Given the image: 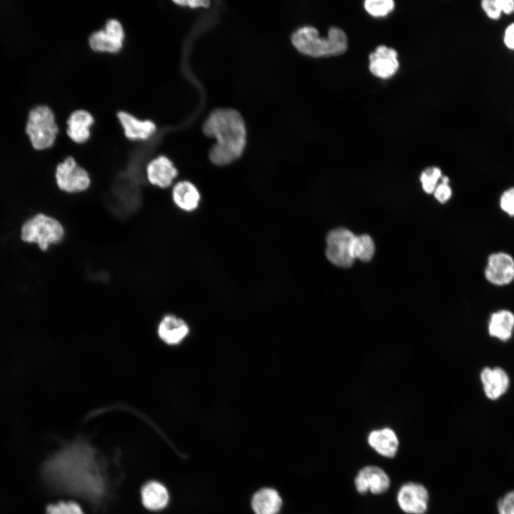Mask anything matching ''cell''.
I'll return each mask as SVG.
<instances>
[{"label": "cell", "instance_id": "6da1fadb", "mask_svg": "<svg viewBox=\"0 0 514 514\" xmlns=\"http://www.w3.org/2000/svg\"><path fill=\"white\" fill-rule=\"evenodd\" d=\"M41 475L53 489L79 495L95 505L107 493L103 462L84 441L71 443L49 457L42 465Z\"/></svg>", "mask_w": 514, "mask_h": 514}, {"label": "cell", "instance_id": "7a4b0ae2", "mask_svg": "<svg viewBox=\"0 0 514 514\" xmlns=\"http://www.w3.org/2000/svg\"><path fill=\"white\" fill-rule=\"evenodd\" d=\"M203 131L207 136L216 139V143L209 151V158L215 165L229 164L242 155L246 131L238 111L231 109L214 110L203 124Z\"/></svg>", "mask_w": 514, "mask_h": 514}, {"label": "cell", "instance_id": "3957f363", "mask_svg": "<svg viewBox=\"0 0 514 514\" xmlns=\"http://www.w3.org/2000/svg\"><path fill=\"white\" fill-rule=\"evenodd\" d=\"M291 41L301 53L313 57L340 55L348 47L345 32L336 26L329 29L327 38L321 37L314 27H301L293 34Z\"/></svg>", "mask_w": 514, "mask_h": 514}, {"label": "cell", "instance_id": "277c9868", "mask_svg": "<svg viewBox=\"0 0 514 514\" xmlns=\"http://www.w3.org/2000/svg\"><path fill=\"white\" fill-rule=\"evenodd\" d=\"M19 236L23 243L35 246L39 251L46 252L51 246L57 245L64 240L65 228L56 217L38 211L23 221Z\"/></svg>", "mask_w": 514, "mask_h": 514}, {"label": "cell", "instance_id": "5b68a950", "mask_svg": "<svg viewBox=\"0 0 514 514\" xmlns=\"http://www.w3.org/2000/svg\"><path fill=\"white\" fill-rule=\"evenodd\" d=\"M25 132L34 150L41 151L52 147L58 133L52 110L46 105H38L31 109L28 114Z\"/></svg>", "mask_w": 514, "mask_h": 514}, {"label": "cell", "instance_id": "8992f818", "mask_svg": "<svg viewBox=\"0 0 514 514\" xmlns=\"http://www.w3.org/2000/svg\"><path fill=\"white\" fill-rule=\"evenodd\" d=\"M54 178L57 188L66 193L84 192L91 182L88 171L71 156H67L56 166Z\"/></svg>", "mask_w": 514, "mask_h": 514}, {"label": "cell", "instance_id": "52a82bcc", "mask_svg": "<svg viewBox=\"0 0 514 514\" xmlns=\"http://www.w3.org/2000/svg\"><path fill=\"white\" fill-rule=\"evenodd\" d=\"M354 237L351 231L344 228L333 229L328 233L326 255L331 263L342 268L353 265L355 259L351 255V247Z\"/></svg>", "mask_w": 514, "mask_h": 514}, {"label": "cell", "instance_id": "ba28073f", "mask_svg": "<svg viewBox=\"0 0 514 514\" xmlns=\"http://www.w3.org/2000/svg\"><path fill=\"white\" fill-rule=\"evenodd\" d=\"M484 275L492 285L504 286L514 280V258L509 253L498 251L491 253L487 259Z\"/></svg>", "mask_w": 514, "mask_h": 514}, {"label": "cell", "instance_id": "9c48e42d", "mask_svg": "<svg viewBox=\"0 0 514 514\" xmlns=\"http://www.w3.org/2000/svg\"><path fill=\"white\" fill-rule=\"evenodd\" d=\"M428 490L418 483H405L397 493L398 505L407 514H425L428 510Z\"/></svg>", "mask_w": 514, "mask_h": 514}, {"label": "cell", "instance_id": "30bf717a", "mask_svg": "<svg viewBox=\"0 0 514 514\" xmlns=\"http://www.w3.org/2000/svg\"><path fill=\"white\" fill-rule=\"evenodd\" d=\"M124 40L121 24L116 19H109L104 29L94 32L89 38V46L96 51L116 53L120 51Z\"/></svg>", "mask_w": 514, "mask_h": 514}, {"label": "cell", "instance_id": "8fae6325", "mask_svg": "<svg viewBox=\"0 0 514 514\" xmlns=\"http://www.w3.org/2000/svg\"><path fill=\"white\" fill-rule=\"evenodd\" d=\"M356 490L360 494L370 492L380 495L386 492L390 485L388 474L380 467L368 465L361 469L354 479Z\"/></svg>", "mask_w": 514, "mask_h": 514}, {"label": "cell", "instance_id": "7c38bea8", "mask_svg": "<svg viewBox=\"0 0 514 514\" xmlns=\"http://www.w3.org/2000/svg\"><path fill=\"white\" fill-rule=\"evenodd\" d=\"M190 327L182 318L166 314L159 321L157 334L162 342L170 346L181 344L189 336Z\"/></svg>", "mask_w": 514, "mask_h": 514}, {"label": "cell", "instance_id": "4fadbf2b", "mask_svg": "<svg viewBox=\"0 0 514 514\" xmlns=\"http://www.w3.org/2000/svg\"><path fill=\"white\" fill-rule=\"evenodd\" d=\"M178 176V171L170 158L164 155L151 159L146 167L149 183L161 188L170 187Z\"/></svg>", "mask_w": 514, "mask_h": 514}, {"label": "cell", "instance_id": "5bb4252c", "mask_svg": "<svg viewBox=\"0 0 514 514\" xmlns=\"http://www.w3.org/2000/svg\"><path fill=\"white\" fill-rule=\"evenodd\" d=\"M480 381L485 397L491 400L500 398L510 387V377L501 367H484L480 373Z\"/></svg>", "mask_w": 514, "mask_h": 514}, {"label": "cell", "instance_id": "9a60e30c", "mask_svg": "<svg viewBox=\"0 0 514 514\" xmlns=\"http://www.w3.org/2000/svg\"><path fill=\"white\" fill-rule=\"evenodd\" d=\"M398 68V54L393 48L381 45L369 56V69L377 77L390 78Z\"/></svg>", "mask_w": 514, "mask_h": 514}, {"label": "cell", "instance_id": "2e32d148", "mask_svg": "<svg viewBox=\"0 0 514 514\" xmlns=\"http://www.w3.org/2000/svg\"><path fill=\"white\" fill-rule=\"evenodd\" d=\"M367 440L375 451L386 458L395 457L399 447L398 438L390 428L373 430L369 433Z\"/></svg>", "mask_w": 514, "mask_h": 514}, {"label": "cell", "instance_id": "e0dca14e", "mask_svg": "<svg viewBox=\"0 0 514 514\" xmlns=\"http://www.w3.org/2000/svg\"><path fill=\"white\" fill-rule=\"evenodd\" d=\"M514 331V313L508 309H500L492 313L488 322V333L500 341H509Z\"/></svg>", "mask_w": 514, "mask_h": 514}, {"label": "cell", "instance_id": "ac0fdd59", "mask_svg": "<svg viewBox=\"0 0 514 514\" xmlns=\"http://www.w3.org/2000/svg\"><path fill=\"white\" fill-rule=\"evenodd\" d=\"M171 196L174 204L186 212L195 211L201 200V194L197 187L186 180L179 181L173 186Z\"/></svg>", "mask_w": 514, "mask_h": 514}, {"label": "cell", "instance_id": "d6986e66", "mask_svg": "<svg viewBox=\"0 0 514 514\" xmlns=\"http://www.w3.org/2000/svg\"><path fill=\"white\" fill-rule=\"evenodd\" d=\"M117 116L126 136L130 140H146L156 131L155 124L150 120L138 119L125 111H120Z\"/></svg>", "mask_w": 514, "mask_h": 514}, {"label": "cell", "instance_id": "ffe728a7", "mask_svg": "<svg viewBox=\"0 0 514 514\" xmlns=\"http://www.w3.org/2000/svg\"><path fill=\"white\" fill-rule=\"evenodd\" d=\"M283 500L279 493L273 488L264 487L252 496L251 505L254 514H278Z\"/></svg>", "mask_w": 514, "mask_h": 514}, {"label": "cell", "instance_id": "44dd1931", "mask_svg": "<svg viewBox=\"0 0 514 514\" xmlns=\"http://www.w3.org/2000/svg\"><path fill=\"white\" fill-rule=\"evenodd\" d=\"M94 123L92 115L86 110L74 111L67 121V134L75 143H85L90 137V127Z\"/></svg>", "mask_w": 514, "mask_h": 514}, {"label": "cell", "instance_id": "7402d4cb", "mask_svg": "<svg viewBox=\"0 0 514 514\" xmlns=\"http://www.w3.org/2000/svg\"><path fill=\"white\" fill-rule=\"evenodd\" d=\"M143 505L148 510H158L164 508L168 502L166 488L160 483L151 481L141 490Z\"/></svg>", "mask_w": 514, "mask_h": 514}, {"label": "cell", "instance_id": "603a6c76", "mask_svg": "<svg viewBox=\"0 0 514 514\" xmlns=\"http://www.w3.org/2000/svg\"><path fill=\"white\" fill-rule=\"evenodd\" d=\"M351 252L354 259L358 258L364 262L371 261L375 252V244L372 238L367 234L355 236Z\"/></svg>", "mask_w": 514, "mask_h": 514}, {"label": "cell", "instance_id": "cb8c5ba5", "mask_svg": "<svg viewBox=\"0 0 514 514\" xmlns=\"http://www.w3.org/2000/svg\"><path fill=\"white\" fill-rule=\"evenodd\" d=\"M395 7L392 0H366L364 2L366 11L373 16H384L391 12Z\"/></svg>", "mask_w": 514, "mask_h": 514}, {"label": "cell", "instance_id": "d4e9b609", "mask_svg": "<svg viewBox=\"0 0 514 514\" xmlns=\"http://www.w3.org/2000/svg\"><path fill=\"white\" fill-rule=\"evenodd\" d=\"M440 177H442V173L438 168L429 167L426 168L422 172L420 178L423 190L427 193H433Z\"/></svg>", "mask_w": 514, "mask_h": 514}, {"label": "cell", "instance_id": "484cf974", "mask_svg": "<svg viewBox=\"0 0 514 514\" xmlns=\"http://www.w3.org/2000/svg\"><path fill=\"white\" fill-rule=\"evenodd\" d=\"M46 514H84L81 507L75 502H59L46 507Z\"/></svg>", "mask_w": 514, "mask_h": 514}, {"label": "cell", "instance_id": "4316f807", "mask_svg": "<svg viewBox=\"0 0 514 514\" xmlns=\"http://www.w3.org/2000/svg\"><path fill=\"white\" fill-rule=\"evenodd\" d=\"M480 6L485 15L491 20H498L503 14L502 0H483Z\"/></svg>", "mask_w": 514, "mask_h": 514}, {"label": "cell", "instance_id": "83f0119b", "mask_svg": "<svg viewBox=\"0 0 514 514\" xmlns=\"http://www.w3.org/2000/svg\"><path fill=\"white\" fill-rule=\"evenodd\" d=\"M501 210L510 217H514V186L505 190L500 196Z\"/></svg>", "mask_w": 514, "mask_h": 514}, {"label": "cell", "instance_id": "f1b7e54d", "mask_svg": "<svg viewBox=\"0 0 514 514\" xmlns=\"http://www.w3.org/2000/svg\"><path fill=\"white\" fill-rule=\"evenodd\" d=\"M448 181L449 179L447 176L443 177L441 183L436 186L433 192L435 198L442 203L448 201L452 195V191L448 185Z\"/></svg>", "mask_w": 514, "mask_h": 514}, {"label": "cell", "instance_id": "f546056e", "mask_svg": "<svg viewBox=\"0 0 514 514\" xmlns=\"http://www.w3.org/2000/svg\"><path fill=\"white\" fill-rule=\"evenodd\" d=\"M499 514H514V490L508 492L498 502Z\"/></svg>", "mask_w": 514, "mask_h": 514}, {"label": "cell", "instance_id": "4dcf8cb0", "mask_svg": "<svg viewBox=\"0 0 514 514\" xmlns=\"http://www.w3.org/2000/svg\"><path fill=\"white\" fill-rule=\"evenodd\" d=\"M503 41L508 49L514 51V21L505 27L503 32Z\"/></svg>", "mask_w": 514, "mask_h": 514}, {"label": "cell", "instance_id": "1f68e13d", "mask_svg": "<svg viewBox=\"0 0 514 514\" xmlns=\"http://www.w3.org/2000/svg\"><path fill=\"white\" fill-rule=\"evenodd\" d=\"M173 2L179 6H188L192 9L199 7L206 8L210 5V1L207 0H181L173 1Z\"/></svg>", "mask_w": 514, "mask_h": 514}]
</instances>
